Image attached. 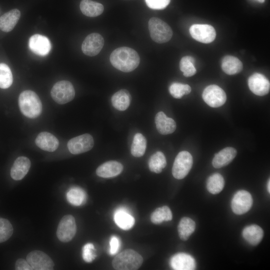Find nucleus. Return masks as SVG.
Here are the masks:
<instances>
[{
    "label": "nucleus",
    "mask_w": 270,
    "mask_h": 270,
    "mask_svg": "<svg viewBox=\"0 0 270 270\" xmlns=\"http://www.w3.org/2000/svg\"><path fill=\"white\" fill-rule=\"evenodd\" d=\"M110 62L116 69L128 72L138 66L140 58L135 50L128 47L122 46L116 48L111 53Z\"/></svg>",
    "instance_id": "obj_1"
},
{
    "label": "nucleus",
    "mask_w": 270,
    "mask_h": 270,
    "mask_svg": "<svg viewBox=\"0 0 270 270\" xmlns=\"http://www.w3.org/2000/svg\"><path fill=\"white\" fill-rule=\"evenodd\" d=\"M18 105L21 112L26 117L34 118L42 112V104L37 94L30 90H24L18 98Z\"/></svg>",
    "instance_id": "obj_2"
},
{
    "label": "nucleus",
    "mask_w": 270,
    "mask_h": 270,
    "mask_svg": "<svg viewBox=\"0 0 270 270\" xmlns=\"http://www.w3.org/2000/svg\"><path fill=\"white\" fill-rule=\"evenodd\" d=\"M142 256L132 249H126L118 254L112 261V267L117 270H136L142 266Z\"/></svg>",
    "instance_id": "obj_3"
},
{
    "label": "nucleus",
    "mask_w": 270,
    "mask_h": 270,
    "mask_svg": "<svg viewBox=\"0 0 270 270\" xmlns=\"http://www.w3.org/2000/svg\"><path fill=\"white\" fill-rule=\"evenodd\" d=\"M148 27L152 39L157 43L166 42L172 37V31L170 27L159 18H150Z\"/></svg>",
    "instance_id": "obj_4"
},
{
    "label": "nucleus",
    "mask_w": 270,
    "mask_h": 270,
    "mask_svg": "<svg viewBox=\"0 0 270 270\" xmlns=\"http://www.w3.org/2000/svg\"><path fill=\"white\" fill-rule=\"evenodd\" d=\"M52 99L58 104H63L72 100L75 91L72 84L68 80H60L56 82L50 91Z\"/></svg>",
    "instance_id": "obj_5"
},
{
    "label": "nucleus",
    "mask_w": 270,
    "mask_h": 270,
    "mask_svg": "<svg viewBox=\"0 0 270 270\" xmlns=\"http://www.w3.org/2000/svg\"><path fill=\"white\" fill-rule=\"evenodd\" d=\"M191 154L187 151L180 152L175 158L172 168V174L174 178L181 180L188 174L192 166Z\"/></svg>",
    "instance_id": "obj_6"
},
{
    "label": "nucleus",
    "mask_w": 270,
    "mask_h": 270,
    "mask_svg": "<svg viewBox=\"0 0 270 270\" xmlns=\"http://www.w3.org/2000/svg\"><path fill=\"white\" fill-rule=\"evenodd\" d=\"M76 232V225L74 217L67 214L62 218L58 224L56 236L60 242H67L73 238Z\"/></svg>",
    "instance_id": "obj_7"
},
{
    "label": "nucleus",
    "mask_w": 270,
    "mask_h": 270,
    "mask_svg": "<svg viewBox=\"0 0 270 270\" xmlns=\"http://www.w3.org/2000/svg\"><path fill=\"white\" fill-rule=\"evenodd\" d=\"M202 97L205 102L212 108H218L222 106L226 100L224 91L216 84L206 86L202 92Z\"/></svg>",
    "instance_id": "obj_8"
},
{
    "label": "nucleus",
    "mask_w": 270,
    "mask_h": 270,
    "mask_svg": "<svg viewBox=\"0 0 270 270\" xmlns=\"http://www.w3.org/2000/svg\"><path fill=\"white\" fill-rule=\"evenodd\" d=\"M26 260L34 270H52L54 262L52 258L44 252L34 250L30 252Z\"/></svg>",
    "instance_id": "obj_9"
},
{
    "label": "nucleus",
    "mask_w": 270,
    "mask_h": 270,
    "mask_svg": "<svg viewBox=\"0 0 270 270\" xmlns=\"http://www.w3.org/2000/svg\"><path fill=\"white\" fill-rule=\"evenodd\" d=\"M252 202L250 194L246 190H240L234 194L232 200V210L235 214L241 215L250 209Z\"/></svg>",
    "instance_id": "obj_10"
},
{
    "label": "nucleus",
    "mask_w": 270,
    "mask_h": 270,
    "mask_svg": "<svg viewBox=\"0 0 270 270\" xmlns=\"http://www.w3.org/2000/svg\"><path fill=\"white\" fill-rule=\"evenodd\" d=\"M190 33L193 38L204 44L212 42L216 36L214 28L206 24L192 25L190 28Z\"/></svg>",
    "instance_id": "obj_11"
},
{
    "label": "nucleus",
    "mask_w": 270,
    "mask_h": 270,
    "mask_svg": "<svg viewBox=\"0 0 270 270\" xmlns=\"http://www.w3.org/2000/svg\"><path fill=\"white\" fill-rule=\"evenodd\" d=\"M94 145L92 136L86 134L74 138L68 142L67 146L70 153L80 154L90 150Z\"/></svg>",
    "instance_id": "obj_12"
},
{
    "label": "nucleus",
    "mask_w": 270,
    "mask_h": 270,
    "mask_svg": "<svg viewBox=\"0 0 270 270\" xmlns=\"http://www.w3.org/2000/svg\"><path fill=\"white\" fill-rule=\"evenodd\" d=\"M104 44L102 36L99 34L92 33L88 34L83 41L82 50L84 54L93 56L99 54Z\"/></svg>",
    "instance_id": "obj_13"
},
{
    "label": "nucleus",
    "mask_w": 270,
    "mask_h": 270,
    "mask_svg": "<svg viewBox=\"0 0 270 270\" xmlns=\"http://www.w3.org/2000/svg\"><path fill=\"white\" fill-rule=\"evenodd\" d=\"M250 91L254 94L263 96L269 92L270 83L264 76L260 73H254L250 76L248 81Z\"/></svg>",
    "instance_id": "obj_14"
},
{
    "label": "nucleus",
    "mask_w": 270,
    "mask_h": 270,
    "mask_svg": "<svg viewBox=\"0 0 270 270\" xmlns=\"http://www.w3.org/2000/svg\"><path fill=\"white\" fill-rule=\"evenodd\" d=\"M28 46L32 52L40 56L47 55L51 49V44L48 38L40 34H34L30 38Z\"/></svg>",
    "instance_id": "obj_15"
},
{
    "label": "nucleus",
    "mask_w": 270,
    "mask_h": 270,
    "mask_svg": "<svg viewBox=\"0 0 270 270\" xmlns=\"http://www.w3.org/2000/svg\"><path fill=\"white\" fill-rule=\"evenodd\" d=\"M172 269L175 270H192L196 268L194 259L188 254L178 253L173 256L170 260Z\"/></svg>",
    "instance_id": "obj_16"
},
{
    "label": "nucleus",
    "mask_w": 270,
    "mask_h": 270,
    "mask_svg": "<svg viewBox=\"0 0 270 270\" xmlns=\"http://www.w3.org/2000/svg\"><path fill=\"white\" fill-rule=\"evenodd\" d=\"M35 143L40 149L50 152L55 151L59 146L58 139L46 132H40L35 140Z\"/></svg>",
    "instance_id": "obj_17"
},
{
    "label": "nucleus",
    "mask_w": 270,
    "mask_h": 270,
    "mask_svg": "<svg viewBox=\"0 0 270 270\" xmlns=\"http://www.w3.org/2000/svg\"><path fill=\"white\" fill-rule=\"evenodd\" d=\"M30 161L26 157H18L14 162L10 170V176L16 180H22L28 172L30 167Z\"/></svg>",
    "instance_id": "obj_18"
},
{
    "label": "nucleus",
    "mask_w": 270,
    "mask_h": 270,
    "mask_svg": "<svg viewBox=\"0 0 270 270\" xmlns=\"http://www.w3.org/2000/svg\"><path fill=\"white\" fill-rule=\"evenodd\" d=\"M122 170L123 166L120 162L110 160L100 165L96 170V174L104 178H112L120 174Z\"/></svg>",
    "instance_id": "obj_19"
},
{
    "label": "nucleus",
    "mask_w": 270,
    "mask_h": 270,
    "mask_svg": "<svg viewBox=\"0 0 270 270\" xmlns=\"http://www.w3.org/2000/svg\"><path fill=\"white\" fill-rule=\"evenodd\" d=\"M155 124L158 131L162 134H172L176 129L175 121L168 117L162 112H160L156 115Z\"/></svg>",
    "instance_id": "obj_20"
},
{
    "label": "nucleus",
    "mask_w": 270,
    "mask_h": 270,
    "mask_svg": "<svg viewBox=\"0 0 270 270\" xmlns=\"http://www.w3.org/2000/svg\"><path fill=\"white\" fill-rule=\"evenodd\" d=\"M236 150L232 147H226L216 154L212 160L215 168H220L228 164L236 157Z\"/></svg>",
    "instance_id": "obj_21"
},
{
    "label": "nucleus",
    "mask_w": 270,
    "mask_h": 270,
    "mask_svg": "<svg viewBox=\"0 0 270 270\" xmlns=\"http://www.w3.org/2000/svg\"><path fill=\"white\" fill-rule=\"evenodd\" d=\"M20 16V11L12 9L0 17V30L4 32L12 31L18 23Z\"/></svg>",
    "instance_id": "obj_22"
},
{
    "label": "nucleus",
    "mask_w": 270,
    "mask_h": 270,
    "mask_svg": "<svg viewBox=\"0 0 270 270\" xmlns=\"http://www.w3.org/2000/svg\"><path fill=\"white\" fill-rule=\"evenodd\" d=\"M242 235L244 238L250 244L256 246L262 239L264 231L260 226L252 224L243 230Z\"/></svg>",
    "instance_id": "obj_23"
},
{
    "label": "nucleus",
    "mask_w": 270,
    "mask_h": 270,
    "mask_svg": "<svg viewBox=\"0 0 270 270\" xmlns=\"http://www.w3.org/2000/svg\"><path fill=\"white\" fill-rule=\"evenodd\" d=\"M222 68L226 74L233 75L242 70L243 64L236 57L228 55L223 58L222 61Z\"/></svg>",
    "instance_id": "obj_24"
},
{
    "label": "nucleus",
    "mask_w": 270,
    "mask_h": 270,
    "mask_svg": "<svg viewBox=\"0 0 270 270\" xmlns=\"http://www.w3.org/2000/svg\"><path fill=\"white\" fill-rule=\"evenodd\" d=\"M131 98V96L128 90H121L113 94L111 101L115 108L120 111H124L129 106Z\"/></svg>",
    "instance_id": "obj_25"
},
{
    "label": "nucleus",
    "mask_w": 270,
    "mask_h": 270,
    "mask_svg": "<svg viewBox=\"0 0 270 270\" xmlns=\"http://www.w3.org/2000/svg\"><path fill=\"white\" fill-rule=\"evenodd\" d=\"M80 6L82 13L89 17L98 16L103 12L104 10L102 4L92 0H82Z\"/></svg>",
    "instance_id": "obj_26"
},
{
    "label": "nucleus",
    "mask_w": 270,
    "mask_h": 270,
    "mask_svg": "<svg viewBox=\"0 0 270 270\" xmlns=\"http://www.w3.org/2000/svg\"><path fill=\"white\" fill-rule=\"evenodd\" d=\"M114 220L118 227L126 230L130 229L135 222L134 217L122 208L118 209L116 211L114 214Z\"/></svg>",
    "instance_id": "obj_27"
},
{
    "label": "nucleus",
    "mask_w": 270,
    "mask_h": 270,
    "mask_svg": "<svg viewBox=\"0 0 270 270\" xmlns=\"http://www.w3.org/2000/svg\"><path fill=\"white\" fill-rule=\"evenodd\" d=\"M196 228V223L190 218H182L178 226V234L180 238L182 240H187L194 232Z\"/></svg>",
    "instance_id": "obj_28"
},
{
    "label": "nucleus",
    "mask_w": 270,
    "mask_h": 270,
    "mask_svg": "<svg viewBox=\"0 0 270 270\" xmlns=\"http://www.w3.org/2000/svg\"><path fill=\"white\" fill-rule=\"evenodd\" d=\"M166 165V160L164 154L160 152H156L150 158L148 168L150 170L155 173H160Z\"/></svg>",
    "instance_id": "obj_29"
},
{
    "label": "nucleus",
    "mask_w": 270,
    "mask_h": 270,
    "mask_svg": "<svg viewBox=\"0 0 270 270\" xmlns=\"http://www.w3.org/2000/svg\"><path fill=\"white\" fill-rule=\"evenodd\" d=\"M146 148V140L145 137L142 134H136L130 148L132 154L135 157H140L144 154Z\"/></svg>",
    "instance_id": "obj_30"
},
{
    "label": "nucleus",
    "mask_w": 270,
    "mask_h": 270,
    "mask_svg": "<svg viewBox=\"0 0 270 270\" xmlns=\"http://www.w3.org/2000/svg\"><path fill=\"white\" fill-rule=\"evenodd\" d=\"M224 186L223 176L218 173H215L208 177L206 182V188L211 194H215L220 193Z\"/></svg>",
    "instance_id": "obj_31"
},
{
    "label": "nucleus",
    "mask_w": 270,
    "mask_h": 270,
    "mask_svg": "<svg viewBox=\"0 0 270 270\" xmlns=\"http://www.w3.org/2000/svg\"><path fill=\"white\" fill-rule=\"evenodd\" d=\"M172 218V211L166 206L157 208L150 216L151 222L154 224H160L164 221H170Z\"/></svg>",
    "instance_id": "obj_32"
},
{
    "label": "nucleus",
    "mask_w": 270,
    "mask_h": 270,
    "mask_svg": "<svg viewBox=\"0 0 270 270\" xmlns=\"http://www.w3.org/2000/svg\"><path fill=\"white\" fill-rule=\"evenodd\" d=\"M66 198L72 204L79 206L85 202L86 195L82 189L80 188H72L67 192Z\"/></svg>",
    "instance_id": "obj_33"
},
{
    "label": "nucleus",
    "mask_w": 270,
    "mask_h": 270,
    "mask_svg": "<svg viewBox=\"0 0 270 270\" xmlns=\"http://www.w3.org/2000/svg\"><path fill=\"white\" fill-rule=\"evenodd\" d=\"M195 60L191 56H186L182 57L180 62V70L183 72L186 77H190L194 76L196 72L194 66Z\"/></svg>",
    "instance_id": "obj_34"
},
{
    "label": "nucleus",
    "mask_w": 270,
    "mask_h": 270,
    "mask_svg": "<svg viewBox=\"0 0 270 270\" xmlns=\"http://www.w3.org/2000/svg\"><path fill=\"white\" fill-rule=\"evenodd\" d=\"M12 82L13 77L10 68L6 64L0 63V88H8Z\"/></svg>",
    "instance_id": "obj_35"
},
{
    "label": "nucleus",
    "mask_w": 270,
    "mask_h": 270,
    "mask_svg": "<svg viewBox=\"0 0 270 270\" xmlns=\"http://www.w3.org/2000/svg\"><path fill=\"white\" fill-rule=\"evenodd\" d=\"M169 92L174 98H180L184 94H188L190 92L191 88L187 84L174 82L169 87Z\"/></svg>",
    "instance_id": "obj_36"
},
{
    "label": "nucleus",
    "mask_w": 270,
    "mask_h": 270,
    "mask_svg": "<svg viewBox=\"0 0 270 270\" xmlns=\"http://www.w3.org/2000/svg\"><path fill=\"white\" fill-rule=\"evenodd\" d=\"M14 232L12 226L6 218H0V243L8 240Z\"/></svg>",
    "instance_id": "obj_37"
},
{
    "label": "nucleus",
    "mask_w": 270,
    "mask_h": 270,
    "mask_svg": "<svg viewBox=\"0 0 270 270\" xmlns=\"http://www.w3.org/2000/svg\"><path fill=\"white\" fill-rule=\"evenodd\" d=\"M82 258L86 262H91L96 258L94 247L92 243L84 244L82 248Z\"/></svg>",
    "instance_id": "obj_38"
},
{
    "label": "nucleus",
    "mask_w": 270,
    "mask_h": 270,
    "mask_svg": "<svg viewBox=\"0 0 270 270\" xmlns=\"http://www.w3.org/2000/svg\"><path fill=\"white\" fill-rule=\"evenodd\" d=\"M150 8L154 10H162L166 8L170 0H145Z\"/></svg>",
    "instance_id": "obj_39"
},
{
    "label": "nucleus",
    "mask_w": 270,
    "mask_h": 270,
    "mask_svg": "<svg viewBox=\"0 0 270 270\" xmlns=\"http://www.w3.org/2000/svg\"><path fill=\"white\" fill-rule=\"evenodd\" d=\"M120 239L116 236H112L110 241V254L111 255H114L118 253L120 248Z\"/></svg>",
    "instance_id": "obj_40"
},
{
    "label": "nucleus",
    "mask_w": 270,
    "mask_h": 270,
    "mask_svg": "<svg viewBox=\"0 0 270 270\" xmlns=\"http://www.w3.org/2000/svg\"><path fill=\"white\" fill-rule=\"evenodd\" d=\"M15 270H32V268L26 260L23 258H19L16 262Z\"/></svg>",
    "instance_id": "obj_41"
},
{
    "label": "nucleus",
    "mask_w": 270,
    "mask_h": 270,
    "mask_svg": "<svg viewBox=\"0 0 270 270\" xmlns=\"http://www.w3.org/2000/svg\"><path fill=\"white\" fill-rule=\"evenodd\" d=\"M270 179H269L268 182V184H267V190H268V193L270 192Z\"/></svg>",
    "instance_id": "obj_42"
},
{
    "label": "nucleus",
    "mask_w": 270,
    "mask_h": 270,
    "mask_svg": "<svg viewBox=\"0 0 270 270\" xmlns=\"http://www.w3.org/2000/svg\"><path fill=\"white\" fill-rule=\"evenodd\" d=\"M257 0L258 2L260 3H263L265 0Z\"/></svg>",
    "instance_id": "obj_43"
}]
</instances>
